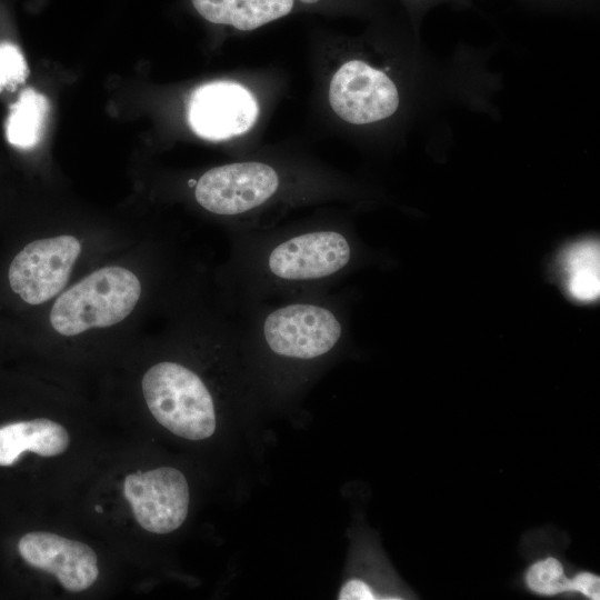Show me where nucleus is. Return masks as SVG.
Masks as SVG:
<instances>
[{"instance_id": "obj_5", "label": "nucleus", "mask_w": 600, "mask_h": 600, "mask_svg": "<svg viewBox=\"0 0 600 600\" xmlns=\"http://www.w3.org/2000/svg\"><path fill=\"white\" fill-rule=\"evenodd\" d=\"M192 182L197 204L211 216L233 222V231L244 229L252 216L264 211L283 192L281 173L261 161L218 166Z\"/></svg>"}, {"instance_id": "obj_16", "label": "nucleus", "mask_w": 600, "mask_h": 600, "mask_svg": "<svg viewBox=\"0 0 600 600\" xmlns=\"http://www.w3.org/2000/svg\"><path fill=\"white\" fill-rule=\"evenodd\" d=\"M29 74L27 61L20 49L10 42L0 43V92L13 91Z\"/></svg>"}, {"instance_id": "obj_8", "label": "nucleus", "mask_w": 600, "mask_h": 600, "mask_svg": "<svg viewBox=\"0 0 600 600\" xmlns=\"http://www.w3.org/2000/svg\"><path fill=\"white\" fill-rule=\"evenodd\" d=\"M123 494L137 522L152 533L172 532L188 516V481L181 471L171 467L128 474Z\"/></svg>"}, {"instance_id": "obj_17", "label": "nucleus", "mask_w": 600, "mask_h": 600, "mask_svg": "<svg viewBox=\"0 0 600 600\" xmlns=\"http://www.w3.org/2000/svg\"><path fill=\"white\" fill-rule=\"evenodd\" d=\"M339 600H374L381 599L363 580L350 579L340 589Z\"/></svg>"}, {"instance_id": "obj_18", "label": "nucleus", "mask_w": 600, "mask_h": 600, "mask_svg": "<svg viewBox=\"0 0 600 600\" xmlns=\"http://www.w3.org/2000/svg\"><path fill=\"white\" fill-rule=\"evenodd\" d=\"M576 592L589 599H600V578L599 576L582 571L574 576Z\"/></svg>"}, {"instance_id": "obj_4", "label": "nucleus", "mask_w": 600, "mask_h": 600, "mask_svg": "<svg viewBox=\"0 0 600 600\" xmlns=\"http://www.w3.org/2000/svg\"><path fill=\"white\" fill-rule=\"evenodd\" d=\"M141 389L153 418L173 434L199 441L214 433L212 392L191 367L176 360L159 361L144 372Z\"/></svg>"}, {"instance_id": "obj_11", "label": "nucleus", "mask_w": 600, "mask_h": 600, "mask_svg": "<svg viewBox=\"0 0 600 600\" xmlns=\"http://www.w3.org/2000/svg\"><path fill=\"white\" fill-rule=\"evenodd\" d=\"M69 433L49 419L19 421L0 427V466L14 464L24 451L54 457L69 446Z\"/></svg>"}, {"instance_id": "obj_2", "label": "nucleus", "mask_w": 600, "mask_h": 600, "mask_svg": "<svg viewBox=\"0 0 600 600\" xmlns=\"http://www.w3.org/2000/svg\"><path fill=\"white\" fill-rule=\"evenodd\" d=\"M240 348L279 361L311 366L341 346L346 322L339 298L330 290L259 302L230 311Z\"/></svg>"}, {"instance_id": "obj_7", "label": "nucleus", "mask_w": 600, "mask_h": 600, "mask_svg": "<svg viewBox=\"0 0 600 600\" xmlns=\"http://www.w3.org/2000/svg\"><path fill=\"white\" fill-rule=\"evenodd\" d=\"M329 102L339 118L362 126L393 116L400 106V93L384 70L364 60L352 59L333 74Z\"/></svg>"}, {"instance_id": "obj_12", "label": "nucleus", "mask_w": 600, "mask_h": 600, "mask_svg": "<svg viewBox=\"0 0 600 600\" xmlns=\"http://www.w3.org/2000/svg\"><path fill=\"white\" fill-rule=\"evenodd\" d=\"M206 20L250 31L287 16L293 0H192Z\"/></svg>"}, {"instance_id": "obj_9", "label": "nucleus", "mask_w": 600, "mask_h": 600, "mask_svg": "<svg viewBox=\"0 0 600 600\" xmlns=\"http://www.w3.org/2000/svg\"><path fill=\"white\" fill-rule=\"evenodd\" d=\"M258 103L243 86L214 81L198 87L188 106V120L196 134L220 141L247 132L258 117Z\"/></svg>"}, {"instance_id": "obj_1", "label": "nucleus", "mask_w": 600, "mask_h": 600, "mask_svg": "<svg viewBox=\"0 0 600 600\" xmlns=\"http://www.w3.org/2000/svg\"><path fill=\"white\" fill-rule=\"evenodd\" d=\"M354 259L352 238L329 221L232 231L228 259L216 273L220 302L236 311L330 290Z\"/></svg>"}, {"instance_id": "obj_6", "label": "nucleus", "mask_w": 600, "mask_h": 600, "mask_svg": "<svg viewBox=\"0 0 600 600\" xmlns=\"http://www.w3.org/2000/svg\"><path fill=\"white\" fill-rule=\"evenodd\" d=\"M83 251L84 243L76 234L34 239L12 259L9 286L29 306L52 302L69 286Z\"/></svg>"}, {"instance_id": "obj_15", "label": "nucleus", "mask_w": 600, "mask_h": 600, "mask_svg": "<svg viewBox=\"0 0 600 600\" xmlns=\"http://www.w3.org/2000/svg\"><path fill=\"white\" fill-rule=\"evenodd\" d=\"M573 273L570 279L571 293L581 300H591L599 293L598 251L592 247L576 250Z\"/></svg>"}, {"instance_id": "obj_14", "label": "nucleus", "mask_w": 600, "mask_h": 600, "mask_svg": "<svg viewBox=\"0 0 600 600\" xmlns=\"http://www.w3.org/2000/svg\"><path fill=\"white\" fill-rule=\"evenodd\" d=\"M527 587L539 596L576 592V580L569 578L562 563L552 557L534 562L526 572Z\"/></svg>"}, {"instance_id": "obj_10", "label": "nucleus", "mask_w": 600, "mask_h": 600, "mask_svg": "<svg viewBox=\"0 0 600 600\" xmlns=\"http://www.w3.org/2000/svg\"><path fill=\"white\" fill-rule=\"evenodd\" d=\"M18 550L27 563L52 573L70 592L88 589L99 574L97 554L89 546L51 532L27 533Z\"/></svg>"}, {"instance_id": "obj_19", "label": "nucleus", "mask_w": 600, "mask_h": 600, "mask_svg": "<svg viewBox=\"0 0 600 600\" xmlns=\"http://www.w3.org/2000/svg\"><path fill=\"white\" fill-rule=\"evenodd\" d=\"M301 1L304 2V3H314V2H317L318 0H301Z\"/></svg>"}, {"instance_id": "obj_20", "label": "nucleus", "mask_w": 600, "mask_h": 600, "mask_svg": "<svg viewBox=\"0 0 600 600\" xmlns=\"http://www.w3.org/2000/svg\"><path fill=\"white\" fill-rule=\"evenodd\" d=\"M94 509H96V511H98V512H102V509H101V508H99V506H96V508H94Z\"/></svg>"}, {"instance_id": "obj_3", "label": "nucleus", "mask_w": 600, "mask_h": 600, "mask_svg": "<svg viewBox=\"0 0 600 600\" xmlns=\"http://www.w3.org/2000/svg\"><path fill=\"white\" fill-rule=\"evenodd\" d=\"M144 292L141 274L130 267L114 263L96 268L52 301L49 328L72 338L116 327L136 311Z\"/></svg>"}, {"instance_id": "obj_13", "label": "nucleus", "mask_w": 600, "mask_h": 600, "mask_svg": "<svg viewBox=\"0 0 600 600\" xmlns=\"http://www.w3.org/2000/svg\"><path fill=\"white\" fill-rule=\"evenodd\" d=\"M49 113V101L32 88L21 92L10 107L6 121L7 140L22 149L34 147L42 138Z\"/></svg>"}]
</instances>
